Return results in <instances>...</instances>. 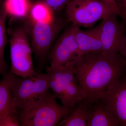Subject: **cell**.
I'll list each match as a JSON object with an SVG mask.
<instances>
[{
    "label": "cell",
    "mask_w": 126,
    "mask_h": 126,
    "mask_svg": "<svg viewBox=\"0 0 126 126\" xmlns=\"http://www.w3.org/2000/svg\"><path fill=\"white\" fill-rule=\"evenodd\" d=\"M118 11L119 15L126 26V0H114Z\"/></svg>",
    "instance_id": "cell-20"
},
{
    "label": "cell",
    "mask_w": 126,
    "mask_h": 126,
    "mask_svg": "<svg viewBox=\"0 0 126 126\" xmlns=\"http://www.w3.org/2000/svg\"><path fill=\"white\" fill-rule=\"evenodd\" d=\"M32 5L30 0H5L2 6L7 15L23 18L29 16Z\"/></svg>",
    "instance_id": "cell-14"
},
{
    "label": "cell",
    "mask_w": 126,
    "mask_h": 126,
    "mask_svg": "<svg viewBox=\"0 0 126 126\" xmlns=\"http://www.w3.org/2000/svg\"><path fill=\"white\" fill-rule=\"evenodd\" d=\"M93 100L87 97L80 102L58 126H87L88 110Z\"/></svg>",
    "instance_id": "cell-13"
},
{
    "label": "cell",
    "mask_w": 126,
    "mask_h": 126,
    "mask_svg": "<svg viewBox=\"0 0 126 126\" xmlns=\"http://www.w3.org/2000/svg\"><path fill=\"white\" fill-rule=\"evenodd\" d=\"M10 44L11 67L10 73L21 78L34 76L32 48L25 27H18L11 34Z\"/></svg>",
    "instance_id": "cell-6"
},
{
    "label": "cell",
    "mask_w": 126,
    "mask_h": 126,
    "mask_svg": "<svg viewBox=\"0 0 126 126\" xmlns=\"http://www.w3.org/2000/svg\"><path fill=\"white\" fill-rule=\"evenodd\" d=\"M29 20L25 28L31 37L32 51L39 64L42 65L48 58L56 36L67 21L63 18H55L50 22Z\"/></svg>",
    "instance_id": "cell-5"
},
{
    "label": "cell",
    "mask_w": 126,
    "mask_h": 126,
    "mask_svg": "<svg viewBox=\"0 0 126 126\" xmlns=\"http://www.w3.org/2000/svg\"><path fill=\"white\" fill-rule=\"evenodd\" d=\"M6 67L0 63V74H2L3 76L6 74Z\"/></svg>",
    "instance_id": "cell-22"
},
{
    "label": "cell",
    "mask_w": 126,
    "mask_h": 126,
    "mask_svg": "<svg viewBox=\"0 0 126 126\" xmlns=\"http://www.w3.org/2000/svg\"><path fill=\"white\" fill-rule=\"evenodd\" d=\"M50 90L17 110L21 126H58L73 110L60 105Z\"/></svg>",
    "instance_id": "cell-2"
},
{
    "label": "cell",
    "mask_w": 126,
    "mask_h": 126,
    "mask_svg": "<svg viewBox=\"0 0 126 126\" xmlns=\"http://www.w3.org/2000/svg\"><path fill=\"white\" fill-rule=\"evenodd\" d=\"M99 98L110 108L119 126H126V73L115 81Z\"/></svg>",
    "instance_id": "cell-10"
},
{
    "label": "cell",
    "mask_w": 126,
    "mask_h": 126,
    "mask_svg": "<svg viewBox=\"0 0 126 126\" xmlns=\"http://www.w3.org/2000/svg\"><path fill=\"white\" fill-rule=\"evenodd\" d=\"M119 53L126 60V42Z\"/></svg>",
    "instance_id": "cell-21"
},
{
    "label": "cell",
    "mask_w": 126,
    "mask_h": 126,
    "mask_svg": "<svg viewBox=\"0 0 126 126\" xmlns=\"http://www.w3.org/2000/svg\"><path fill=\"white\" fill-rule=\"evenodd\" d=\"M119 12L116 7L97 0H70L65 7L68 22L78 27H91L97 21L113 12Z\"/></svg>",
    "instance_id": "cell-4"
},
{
    "label": "cell",
    "mask_w": 126,
    "mask_h": 126,
    "mask_svg": "<svg viewBox=\"0 0 126 126\" xmlns=\"http://www.w3.org/2000/svg\"><path fill=\"white\" fill-rule=\"evenodd\" d=\"M97 0L101 1H103V2L110 4L114 6H115V7H116L117 8L114 0Z\"/></svg>",
    "instance_id": "cell-23"
},
{
    "label": "cell",
    "mask_w": 126,
    "mask_h": 126,
    "mask_svg": "<svg viewBox=\"0 0 126 126\" xmlns=\"http://www.w3.org/2000/svg\"><path fill=\"white\" fill-rule=\"evenodd\" d=\"M7 16V13L1 6L0 7V63L6 67L4 52L7 41L5 25Z\"/></svg>",
    "instance_id": "cell-17"
},
{
    "label": "cell",
    "mask_w": 126,
    "mask_h": 126,
    "mask_svg": "<svg viewBox=\"0 0 126 126\" xmlns=\"http://www.w3.org/2000/svg\"><path fill=\"white\" fill-rule=\"evenodd\" d=\"M29 16L30 20L34 22H50L55 18L52 9L43 0L32 5Z\"/></svg>",
    "instance_id": "cell-16"
},
{
    "label": "cell",
    "mask_w": 126,
    "mask_h": 126,
    "mask_svg": "<svg viewBox=\"0 0 126 126\" xmlns=\"http://www.w3.org/2000/svg\"><path fill=\"white\" fill-rule=\"evenodd\" d=\"M46 73L50 90L66 108L73 110L87 97L75 77L73 66L55 69L48 68Z\"/></svg>",
    "instance_id": "cell-3"
},
{
    "label": "cell",
    "mask_w": 126,
    "mask_h": 126,
    "mask_svg": "<svg viewBox=\"0 0 126 126\" xmlns=\"http://www.w3.org/2000/svg\"><path fill=\"white\" fill-rule=\"evenodd\" d=\"M74 27V25L72 24L66 27L52 47L49 55L50 66L48 68L55 69L73 66L78 53Z\"/></svg>",
    "instance_id": "cell-8"
},
{
    "label": "cell",
    "mask_w": 126,
    "mask_h": 126,
    "mask_svg": "<svg viewBox=\"0 0 126 126\" xmlns=\"http://www.w3.org/2000/svg\"><path fill=\"white\" fill-rule=\"evenodd\" d=\"M101 26L100 23L92 29L84 31L74 25L75 35L78 46V53L76 60L88 53L103 52L100 39Z\"/></svg>",
    "instance_id": "cell-11"
},
{
    "label": "cell",
    "mask_w": 126,
    "mask_h": 126,
    "mask_svg": "<svg viewBox=\"0 0 126 126\" xmlns=\"http://www.w3.org/2000/svg\"><path fill=\"white\" fill-rule=\"evenodd\" d=\"M54 12H59L65 8L70 0H43Z\"/></svg>",
    "instance_id": "cell-19"
},
{
    "label": "cell",
    "mask_w": 126,
    "mask_h": 126,
    "mask_svg": "<svg viewBox=\"0 0 126 126\" xmlns=\"http://www.w3.org/2000/svg\"><path fill=\"white\" fill-rule=\"evenodd\" d=\"M21 123L16 109L11 108L7 114L0 119V126H20Z\"/></svg>",
    "instance_id": "cell-18"
},
{
    "label": "cell",
    "mask_w": 126,
    "mask_h": 126,
    "mask_svg": "<svg viewBox=\"0 0 126 126\" xmlns=\"http://www.w3.org/2000/svg\"><path fill=\"white\" fill-rule=\"evenodd\" d=\"M118 121L111 110L100 99H93L88 112L87 126H118Z\"/></svg>",
    "instance_id": "cell-12"
},
{
    "label": "cell",
    "mask_w": 126,
    "mask_h": 126,
    "mask_svg": "<svg viewBox=\"0 0 126 126\" xmlns=\"http://www.w3.org/2000/svg\"><path fill=\"white\" fill-rule=\"evenodd\" d=\"M12 98L10 75L8 73L0 80V119L10 110Z\"/></svg>",
    "instance_id": "cell-15"
},
{
    "label": "cell",
    "mask_w": 126,
    "mask_h": 126,
    "mask_svg": "<svg viewBox=\"0 0 126 126\" xmlns=\"http://www.w3.org/2000/svg\"><path fill=\"white\" fill-rule=\"evenodd\" d=\"M13 95L11 108L18 110L38 98L49 90L47 74L21 78L9 72Z\"/></svg>",
    "instance_id": "cell-7"
},
{
    "label": "cell",
    "mask_w": 126,
    "mask_h": 126,
    "mask_svg": "<svg viewBox=\"0 0 126 126\" xmlns=\"http://www.w3.org/2000/svg\"><path fill=\"white\" fill-rule=\"evenodd\" d=\"M118 14L113 12L102 19L100 39L103 53L108 56H116L126 42V30L124 25L118 20Z\"/></svg>",
    "instance_id": "cell-9"
},
{
    "label": "cell",
    "mask_w": 126,
    "mask_h": 126,
    "mask_svg": "<svg viewBox=\"0 0 126 126\" xmlns=\"http://www.w3.org/2000/svg\"><path fill=\"white\" fill-rule=\"evenodd\" d=\"M74 74L88 97L99 99L126 73V60L119 53L110 57L102 52H91L79 57L73 64Z\"/></svg>",
    "instance_id": "cell-1"
}]
</instances>
